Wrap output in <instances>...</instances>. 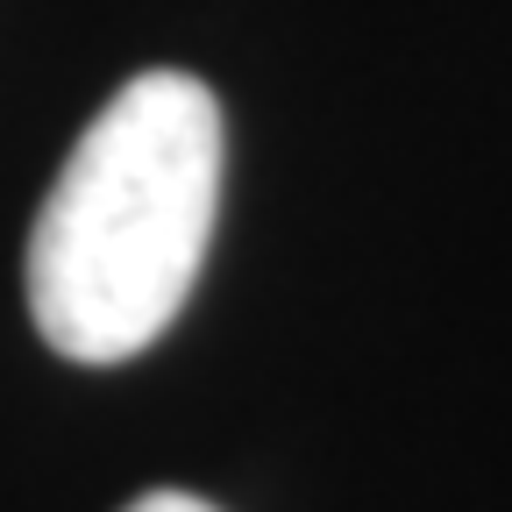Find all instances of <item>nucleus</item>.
Masks as SVG:
<instances>
[{
  "label": "nucleus",
  "instance_id": "1",
  "mask_svg": "<svg viewBox=\"0 0 512 512\" xmlns=\"http://www.w3.org/2000/svg\"><path fill=\"white\" fill-rule=\"evenodd\" d=\"M221 150V100L171 64L93 114L29 235V313L57 356L128 363L178 320L214 242Z\"/></svg>",
  "mask_w": 512,
  "mask_h": 512
},
{
  "label": "nucleus",
  "instance_id": "2",
  "mask_svg": "<svg viewBox=\"0 0 512 512\" xmlns=\"http://www.w3.org/2000/svg\"><path fill=\"white\" fill-rule=\"evenodd\" d=\"M121 512H214V505L192 498V491H143L136 505H121Z\"/></svg>",
  "mask_w": 512,
  "mask_h": 512
}]
</instances>
